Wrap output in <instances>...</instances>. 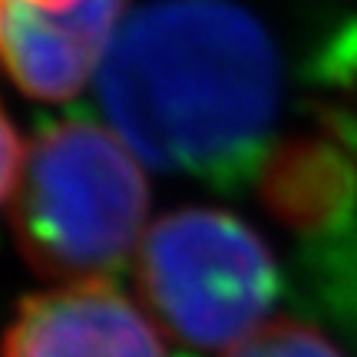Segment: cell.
<instances>
[{"label": "cell", "instance_id": "1", "mask_svg": "<svg viewBox=\"0 0 357 357\" xmlns=\"http://www.w3.org/2000/svg\"><path fill=\"white\" fill-rule=\"evenodd\" d=\"M96 89L109 129L146 166L231 182L265 166L281 60L231 0H153L123 20Z\"/></svg>", "mask_w": 357, "mask_h": 357}, {"label": "cell", "instance_id": "2", "mask_svg": "<svg viewBox=\"0 0 357 357\" xmlns=\"http://www.w3.org/2000/svg\"><path fill=\"white\" fill-rule=\"evenodd\" d=\"M149 185L113 129L63 119L26 146L10 199L26 265L63 281L106 278L146 235Z\"/></svg>", "mask_w": 357, "mask_h": 357}, {"label": "cell", "instance_id": "3", "mask_svg": "<svg viewBox=\"0 0 357 357\" xmlns=\"http://www.w3.org/2000/svg\"><path fill=\"white\" fill-rule=\"evenodd\" d=\"M136 275L159 324L199 351H231L255 334L278 294L261 235L222 208L162 215L142 235Z\"/></svg>", "mask_w": 357, "mask_h": 357}, {"label": "cell", "instance_id": "4", "mask_svg": "<svg viewBox=\"0 0 357 357\" xmlns=\"http://www.w3.org/2000/svg\"><path fill=\"white\" fill-rule=\"evenodd\" d=\"M126 0H0V63L47 102L77 96L100 73Z\"/></svg>", "mask_w": 357, "mask_h": 357}, {"label": "cell", "instance_id": "5", "mask_svg": "<svg viewBox=\"0 0 357 357\" xmlns=\"http://www.w3.org/2000/svg\"><path fill=\"white\" fill-rule=\"evenodd\" d=\"M0 357H169L155 321L113 281H63L30 294Z\"/></svg>", "mask_w": 357, "mask_h": 357}, {"label": "cell", "instance_id": "6", "mask_svg": "<svg viewBox=\"0 0 357 357\" xmlns=\"http://www.w3.org/2000/svg\"><path fill=\"white\" fill-rule=\"evenodd\" d=\"M265 202L288 225H328L354 199V166L344 146L318 136L294 139L265 159Z\"/></svg>", "mask_w": 357, "mask_h": 357}, {"label": "cell", "instance_id": "7", "mask_svg": "<svg viewBox=\"0 0 357 357\" xmlns=\"http://www.w3.org/2000/svg\"><path fill=\"white\" fill-rule=\"evenodd\" d=\"M225 357H344L321 331L298 321H271L231 347Z\"/></svg>", "mask_w": 357, "mask_h": 357}, {"label": "cell", "instance_id": "8", "mask_svg": "<svg viewBox=\"0 0 357 357\" xmlns=\"http://www.w3.org/2000/svg\"><path fill=\"white\" fill-rule=\"evenodd\" d=\"M24 155H26L24 142L17 136L10 116L3 113V106H0V205L13 199V189L20 182V169H24Z\"/></svg>", "mask_w": 357, "mask_h": 357}]
</instances>
